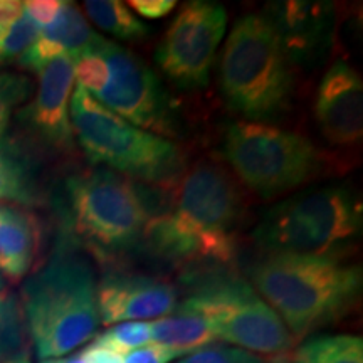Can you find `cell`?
<instances>
[{
	"label": "cell",
	"mask_w": 363,
	"mask_h": 363,
	"mask_svg": "<svg viewBox=\"0 0 363 363\" xmlns=\"http://www.w3.org/2000/svg\"><path fill=\"white\" fill-rule=\"evenodd\" d=\"M249 278L296 342L347 316L362 293V267L337 252H267Z\"/></svg>",
	"instance_id": "obj_1"
},
{
	"label": "cell",
	"mask_w": 363,
	"mask_h": 363,
	"mask_svg": "<svg viewBox=\"0 0 363 363\" xmlns=\"http://www.w3.org/2000/svg\"><path fill=\"white\" fill-rule=\"evenodd\" d=\"M244 199L233 175L203 162L184 175L174 203L148 222L145 238L165 257L229 262L235 257V229Z\"/></svg>",
	"instance_id": "obj_2"
},
{
	"label": "cell",
	"mask_w": 363,
	"mask_h": 363,
	"mask_svg": "<svg viewBox=\"0 0 363 363\" xmlns=\"http://www.w3.org/2000/svg\"><path fill=\"white\" fill-rule=\"evenodd\" d=\"M96 281L74 254L57 252L22 286L21 306L35 355L66 357L98 335Z\"/></svg>",
	"instance_id": "obj_3"
},
{
	"label": "cell",
	"mask_w": 363,
	"mask_h": 363,
	"mask_svg": "<svg viewBox=\"0 0 363 363\" xmlns=\"http://www.w3.org/2000/svg\"><path fill=\"white\" fill-rule=\"evenodd\" d=\"M291 56L269 17L251 13L235 22L220 61V89L229 106L252 121L274 120L289 108Z\"/></svg>",
	"instance_id": "obj_4"
},
{
	"label": "cell",
	"mask_w": 363,
	"mask_h": 363,
	"mask_svg": "<svg viewBox=\"0 0 363 363\" xmlns=\"http://www.w3.org/2000/svg\"><path fill=\"white\" fill-rule=\"evenodd\" d=\"M69 118L84 155L148 184L174 180L182 167V152L174 142L128 123L78 86L71 96Z\"/></svg>",
	"instance_id": "obj_5"
},
{
	"label": "cell",
	"mask_w": 363,
	"mask_h": 363,
	"mask_svg": "<svg viewBox=\"0 0 363 363\" xmlns=\"http://www.w3.org/2000/svg\"><path fill=\"white\" fill-rule=\"evenodd\" d=\"M179 306L206 318L222 342L257 357H288L296 345L276 311L240 276L208 272Z\"/></svg>",
	"instance_id": "obj_6"
},
{
	"label": "cell",
	"mask_w": 363,
	"mask_h": 363,
	"mask_svg": "<svg viewBox=\"0 0 363 363\" xmlns=\"http://www.w3.org/2000/svg\"><path fill=\"white\" fill-rule=\"evenodd\" d=\"M71 227L99 256L130 251L145 238L150 216L138 185L111 170H91L66 185Z\"/></svg>",
	"instance_id": "obj_7"
},
{
	"label": "cell",
	"mask_w": 363,
	"mask_h": 363,
	"mask_svg": "<svg viewBox=\"0 0 363 363\" xmlns=\"http://www.w3.org/2000/svg\"><path fill=\"white\" fill-rule=\"evenodd\" d=\"M362 229V208L338 187L301 194L267 211L254 239L267 252L331 254Z\"/></svg>",
	"instance_id": "obj_8"
},
{
	"label": "cell",
	"mask_w": 363,
	"mask_h": 363,
	"mask_svg": "<svg viewBox=\"0 0 363 363\" xmlns=\"http://www.w3.org/2000/svg\"><path fill=\"white\" fill-rule=\"evenodd\" d=\"M224 155L239 179L262 197L301 187L321 170V155L310 140L256 121L227 128Z\"/></svg>",
	"instance_id": "obj_9"
},
{
	"label": "cell",
	"mask_w": 363,
	"mask_h": 363,
	"mask_svg": "<svg viewBox=\"0 0 363 363\" xmlns=\"http://www.w3.org/2000/svg\"><path fill=\"white\" fill-rule=\"evenodd\" d=\"M96 49L106 61L110 78L94 98L110 111L145 131H157L160 136L179 133L174 104L155 72L135 52L104 38Z\"/></svg>",
	"instance_id": "obj_10"
},
{
	"label": "cell",
	"mask_w": 363,
	"mask_h": 363,
	"mask_svg": "<svg viewBox=\"0 0 363 363\" xmlns=\"http://www.w3.org/2000/svg\"><path fill=\"white\" fill-rule=\"evenodd\" d=\"M225 26L227 12L220 4L189 2L163 35L157 49V65L182 88H203Z\"/></svg>",
	"instance_id": "obj_11"
},
{
	"label": "cell",
	"mask_w": 363,
	"mask_h": 363,
	"mask_svg": "<svg viewBox=\"0 0 363 363\" xmlns=\"http://www.w3.org/2000/svg\"><path fill=\"white\" fill-rule=\"evenodd\" d=\"M96 294L99 321L106 326L158 320L179 306V294L174 286L142 274H106L99 281Z\"/></svg>",
	"instance_id": "obj_12"
},
{
	"label": "cell",
	"mask_w": 363,
	"mask_h": 363,
	"mask_svg": "<svg viewBox=\"0 0 363 363\" xmlns=\"http://www.w3.org/2000/svg\"><path fill=\"white\" fill-rule=\"evenodd\" d=\"M316 121L330 143L353 147L363 133V84L347 61L326 71L316 93Z\"/></svg>",
	"instance_id": "obj_13"
},
{
	"label": "cell",
	"mask_w": 363,
	"mask_h": 363,
	"mask_svg": "<svg viewBox=\"0 0 363 363\" xmlns=\"http://www.w3.org/2000/svg\"><path fill=\"white\" fill-rule=\"evenodd\" d=\"M38 91L27 106V118L35 133L57 150L71 148L72 126L69 106L74 84V59L61 54L45 61L38 69Z\"/></svg>",
	"instance_id": "obj_14"
},
{
	"label": "cell",
	"mask_w": 363,
	"mask_h": 363,
	"mask_svg": "<svg viewBox=\"0 0 363 363\" xmlns=\"http://www.w3.org/2000/svg\"><path fill=\"white\" fill-rule=\"evenodd\" d=\"M101 39V35L91 29L81 9L72 2H65L56 19L40 29L39 39L17 65L24 69L38 71L45 61L61 54L78 59L93 51Z\"/></svg>",
	"instance_id": "obj_15"
},
{
	"label": "cell",
	"mask_w": 363,
	"mask_h": 363,
	"mask_svg": "<svg viewBox=\"0 0 363 363\" xmlns=\"http://www.w3.org/2000/svg\"><path fill=\"white\" fill-rule=\"evenodd\" d=\"M39 224L27 208L0 203V272L21 281L39 252Z\"/></svg>",
	"instance_id": "obj_16"
},
{
	"label": "cell",
	"mask_w": 363,
	"mask_h": 363,
	"mask_svg": "<svg viewBox=\"0 0 363 363\" xmlns=\"http://www.w3.org/2000/svg\"><path fill=\"white\" fill-rule=\"evenodd\" d=\"M153 343L170 348L182 357L212 347L219 342L214 328L199 313L177 306L174 313L150 321Z\"/></svg>",
	"instance_id": "obj_17"
},
{
	"label": "cell",
	"mask_w": 363,
	"mask_h": 363,
	"mask_svg": "<svg viewBox=\"0 0 363 363\" xmlns=\"http://www.w3.org/2000/svg\"><path fill=\"white\" fill-rule=\"evenodd\" d=\"M286 363H363V340L357 335H316L291 352Z\"/></svg>",
	"instance_id": "obj_18"
},
{
	"label": "cell",
	"mask_w": 363,
	"mask_h": 363,
	"mask_svg": "<svg viewBox=\"0 0 363 363\" xmlns=\"http://www.w3.org/2000/svg\"><path fill=\"white\" fill-rule=\"evenodd\" d=\"M84 11L99 29L118 39L138 40L150 33L148 26L136 19L130 7L120 0H89L84 2Z\"/></svg>",
	"instance_id": "obj_19"
},
{
	"label": "cell",
	"mask_w": 363,
	"mask_h": 363,
	"mask_svg": "<svg viewBox=\"0 0 363 363\" xmlns=\"http://www.w3.org/2000/svg\"><path fill=\"white\" fill-rule=\"evenodd\" d=\"M26 348V323L19 298L12 291H0V363Z\"/></svg>",
	"instance_id": "obj_20"
},
{
	"label": "cell",
	"mask_w": 363,
	"mask_h": 363,
	"mask_svg": "<svg viewBox=\"0 0 363 363\" xmlns=\"http://www.w3.org/2000/svg\"><path fill=\"white\" fill-rule=\"evenodd\" d=\"M152 340L150 321H125V323L111 325L93 340V347L115 352L118 355L142 348Z\"/></svg>",
	"instance_id": "obj_21"
},
{
	"label": "cell",
	"mask_w": 363,
	"mask_h": 363,
	"mask_svg": "<svg viewBox=\"0 0 363 363\" xmlns=\"http://www.w3.org/2000/svg\"><path fill=\"white\" fill-rule=\"evenodd\" d=\"M40 29L43 27L22 11L21 16L7 26L6 34H4L2 44H0V66L13 61L19 62L39 39Z\"/></svg>",
	"instance_id": "obj_22"
},
{
	"label": "cell",
	"mask_w": 363,
	"mask_h": 363,
	"mask_svg": "<svg viewBox=\"0 0 363 363\" xmlns=\"http://www.w3.org/2000/svg\"><path fill=\"white\" fill-rule=\"evenodd\" d=\"M2 201L29 203L33 201V192L24 165L16 155L0 150V202Z\"/></svg>",
	"instance_id": "obj_23"
},
{
	"label": "cell",
	"mask_w": 363,
	"mask_h": 363,
	"mask_svg": "<svg viewBox=\"0 0 363 363\" xmlns=\"http://www.w3.org/2000/svg\"><path fill=\"white\" fill-rule=\"evenodd\" d=\"M30 93V81L26 76L0 72V140L6 135L17 104L26 101Z\"/></svg>",
	"instance_id": "obj_24"
},
{
	"label": "cell",
	"mask_w": 363,
	"mask_h": 363,
	"mask_svg": "<svg viewBox=\"0 0 363 363\" xmlns=\"http://www.w3.org/2000/svg\"><path fill=\"white\" fill-rule=\"evenodd\" d=\"M96 45H94L93 51L74 59V78H78L81 88L88 91L93 96H96L99 91L104 89L108 78H110L106 61L98 52Z\"/></svg>",
	"instance_id": "obj_25"
},
{
	"label": "cell",
	"mask_w": 363,
	"mask_h": 363,
	"mask_svg": "<svg viewBox=\"0 0 363 363\" xmlns=\"http://www.w3.org/2000/svg\"><path fill=\"white\" fill-rule=\"evenodd\" d=\"M177 363H266L261 357L249 353L246 350H240L235 347H212L202 348V350L194 352L182 358Z\"/></svg>",
	"instance_id": "obj_26"
},
{
	"label": "cell",
	"mask_w": 363,
	"mask_h": 363,
	"mask_svg": "<svg viewBox=\"0 0 363 363\" xmlns=\"http://www.w3.org/2000/svg\"><path fill=\"white\" fill-rule=\"evenodd\" d=\"M180 357V353L170 350V348L152 343L126 353L123 363H170Z\"/></svg>",
	"instance_id": "obj_27"
},
{
	"label": "cell",
	"mask_w": 363,
	"mask_h": 363,
	"mask_svg": "<svg viewBox=\"0 0 363 363\" xmlns=\"http://www.w3.org/2000/svg\"><path fill=\"white\" fill-rule=\"evenodd\" d=\"M65 0H29V2H22L24 12L34 22H38L40 27L49 26L56 19L57 13L61 12Z\"/></svg>",
	"instance_id": "obj_28"
},
{
	"label": "cell",
	"mask_w": 363,
	"mask_h": 363,
	"mask_svg": "<svg viewBox=\"0 0 363 363\" xmlns=\"http://www.w3.org/2000/svg\"><path fill=\"white\" fill-rule=\"evenodd\" d=\"M128 6L145 19H160L174 11L175 0H130Z\"/></svg>",
	"instance_id": "obj_29"
},
{
	"label": "cell",
	"mask_w": 363,
	"mask_h": 363,
	"mask_svg": "<svg viewBox=\"0 0 363 363\" xmlns=\"http://www.w3.org/2000/svg\"><path fill=\"white\" fill-rule=\"evenodd\" d=\"M84 363H123V357L118 355L115 352L104 350V348H98L89 345L83 350Z\"/></svg>",
	"instance_id": "obj_30"
},
{
	"label": "cell",
	"mask_w": 363,
	"mask_h": 363,
	"mask_svg": "<svg viewBox=\"0 0 363 363\" xmlns=\"http://www.w3.org/2000/svg\"><path fill=\"white\" fill-rule=\"evenodd\" d=\"M24 11L22 2L17 0H0V24H11Z\"/></svg>",
	"instance_id": "obj_31"
},
{
	"label": "cell",
	"mask_w": 363,
	"mask_h": 363,
	"mask_svg": "<svg viewBox=\"0 0 363 363\" xmlns=\"http://www.w3.org/2000/svg\"><path fill=\"white\" fill-rule=\"evenodd\" d=\"M39 363H84L83 352L74 353V355L69 357H59V358H45V360H40Z\"/></svg>",
	"instance_id": "obj_32"
},
{
	"label": "cell",
	"mask_w": 363,
	"mask_h": 363,
	"mask_svg": "<svg viewBox=\"0 0 363 363\" xmlns=\"http://www.w3.org/2000/svg\"><path fill=\"white\" fill-rule=\"evenodd\" d=\"M2 363H30V357H29V350H24L21 353H17L16 357L9 358V360L2 362Z\"/></svg>",
	"instance_id": "obj_33"
},
{
	"label": "cell",
	"mask_w": 363,
	"mask_h": 363,
	"mask_svg": "<svg viewBox=\"0 0 363 363\" xmlns=\"http://www.w3.org/2000/svg\"><path fill=\"white\" fill-rule=\"evenodd\" d=\"M7 26H9V24H0V44H2L4 34H6V30H7Z\"/></svg>",
	"instance_id": "obj_34"
},
{
	"label": "cell",
	"mask_w": 363,
	"mask_h": 363,
	"mask_svg": "<svg viewBox=\"0 0 363 363\" xmlns=\"http://www.w3.org/2000/svg\"><path fill=\"white\" fill-rule=\"evenodd\" d=\"M286 358L288 357H281V358H274L271 363H286Z\"/></svg>",
	"instance_id": "obj_35"
},
{
	"label": "cell",
	"mask_w": 363,
	"mask_h": 363,
	"mask_svg": "<svg viewBox=\"0 0 363 363\" xmlns=\"http://www.w3.org/2000/svg\"><path fill=\"white\" fill-rule=\"evenodd\" d=\"M4 286H6V281H4L2 272H0V291H2V289H4Z\"/></svg>",
	"instance_id": "obj_36"
}]
</instances>
